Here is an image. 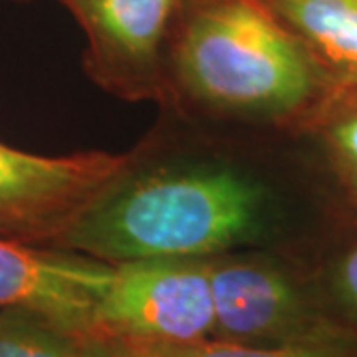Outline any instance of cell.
<instances>
[{
	"label": "cell",
	"instance_id": "cell-1",
	"mask_svg": "<svg viewBox=\"0 0 357 357\" xmlns=\"http://www.w3.org/2000/svg\"><path fill=\"white\" fill-rule=\"evenodd\" d=\"M264 225L266 192L234 169L129 171L79 217L58 248L109 264L211 258L256 241Z\"/></svg>",
	"mask_w": 357,
	"mask_h": 357
},
{
	"label": "cell",
	"instance_id": "cell-2",
	"mask_svg": "<svg viewBox=\"0 0 357 357\" xmlns=\"http://www.w3.org/2000/svg\"><path fill=\"white\" fill-rule=\"evenodd\" d=\"M171 60L185 91L225 114L304 119L326 93L306 48L260 0H187Z\"/></svg>",
	"mask_w": 357,
	"mask_h": 357
},
{
	"label": "cell",
	"instance_id": "cell-3",
	"mask_svg": "<svg viewBox=\"0 0 357 357\" xmlns=\"http://www.w3.org/2000/svg\"><path fill=\"white\" fill-rule=\"evenodd\" d=\"M137 153L36 155L0 143V238L60 246L68 230L119 178Z\"/></svg>",
	"mask_w": 357,
	"mask_h": 357
},
{
	"label": "cell",
	"instance_id": "cell-4",
	"mask_svg": "<svg viewBox=\"0 0 357 357\" xmlns=\"http://www.w3.org/2000/svg\"><path fill=\"white\" fill-rule=\"evenodd\" d=\"M215 310L206 258H149L114 264L93 333L121 342L211 340Z\"/></svg>",
	"mask_w": 357,
	"mask_h": 357
},
{
	"label": "cell",
	"instance_id": "cell-5",
	"mask_svg": "<svg viewBox=\"0 0 357 357\" xmlns=\"http://www.w3.org/2000/svg\"><path fill=\"white\" fill-rule=\"evenodd\" d=\"M215 310L213 340L274 347L332 332L333 321L288 268L268 256L206 258Z\"/></svg>",
	"mask_w": 357,
	"mask_h": 357
},
{
	"label": "cell",
	"instance_id": "cell-6",
	"mask_svg": "<svg viewBox=\"0 0 357 357\" xmlns=\"http://www.w3.org/2000/svg\"><path fill=\"white\" fill-rule=\"evenodd\" d=\"M114 264L79 252L0 238V310L28 312L60 332L93 335Z\"/></svg>",
	"mask_w": 357,
	"mask_h": 357
},
{
	"label": "cell",
	"instance_id": "cell-7",
	"mask_svg": "<svg viewBox=\"0 0 357 357\" xmlns=\"http://www.w3.org/2000/svg\"><path fill=\"white\" fill-rule=\"evenodd\" d=\"M88 36L93 77L126 98L161 86L163 48L187 0H58Z\"/></svg>",
	"mask_w": 357,
	"mask_h": 357
},
{
	"label": "cell",
	"instance_id": "cell-8",
	"mask_svg": "<svg viewBox=\"0 0 357 357\" xmlns=\"http://www.w3.org/2000/svg\"><path fill=\"white\" fill-rule=\"evenodd\" d=\"M306 48L326 91H357V0H260Z\"/></svg>",
	"mask_w": 357,
	"mask_h": 357
},
{
	"label": "cell",
	"instance_id": "cell-9",
	"mask_svg": "<svg viewBox=\"0 0 357 357\" xmlns=\"http://www.w3.org/2000/svg\"><path fill=\"white\" fill-rule=\"evenodd\" d=\"M131 357H357V333L347 326L306 342L274 347H258L203 340L191 344L123 342Z\"/></svg>",
	"mask_w": 357,
	"mask_h": 357
},
{
	"label": "cell",
	"instance_id": "cell-10",
	"mask_svg": "<svg viewBox=\"0 0 357 357\" xmlns=\"http://www.w3.org/2000/svg\"><path fill=\"white\" fill-rule=\"evenodd\" d=\"M302 121L316 135L333 175L357 208V91H326Z\"/></svg>",
	"mask_w": 357,
	"mask_h": 357
},
{
	"label": "cell",
	"instance_id": "cell-11",
	"mask_svg": "<svg viewBox=\"0 0 357 357\" xmlns=\"http://www.w3.org/2000/svg\"><path fill=\"white\" fill-rule=\"evenodd\" d=\"M79 340L28 312L0 310V357H77Z\"/></svg>",
	"mask_w": 357,
	"mask_h": 357
},
{
	"label": "cell",
	"instance_id": "cell-12",
	"mask_svg": "<svg viewBox=\"0 0 357 357\" xmlns=\"http://www.w3.org/2000/svg\"><path fill=\"white\" fill-rule=\"evenodd\" d=\"M332 294L345 314L357 321V243L333 268Z\"/></svg>",
	"mask_w": 357,
	"mask_h": 357
},
{
	"label": "cell",
	"instance_id": "cell-13",
	"mask_svg": "<svg viewBox=\"0 0 357 357\" xmlns=\"http://www.w3.org/2000/svg\"><path fill=\"white\" fill-rule=\"evenodd\" d=\"M77 357H131V354L121 340L93 333L79 340Z\"/></svg>",
	"mask_w": 357,
	"mask_h": 357
}]
</instances>
